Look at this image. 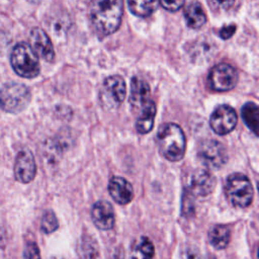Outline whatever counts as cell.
Listing matches in <instances>:
<instances>
[{"label":"cell","instance_id":"obj_18","mask_svg":"<svg viewBox=\"0 0 259 259\" xmlns=\"http://www.w3.org/2000/svg\"><path fill=\"white\" fill-rule=\"evenodd\" d=\"M241 115L245 124L259 137V104L254 102L245 103L242 107Z\"/></svg>","mask_w":259,"mask_h":259},{"label":"cell","instance_id":"obj_1","mask_svg":"<svg viewBox=\"0 0 259 259\" xmlns=\"http://www.w3.org/2000/svg\"><path fill=\"white\" fill-rule=\"evenodd\" d=\"M122 13L123 4L119 0L97 1L91 6L90 18L97 32L108 35L118 29Z\"/></svg>","mask_w":259,"mask_h":259},{"label":"cell","instance_id":"obj_3","mask_svg":"<svg viewBox=\"0 0 259 259\" xmlns=\"http://www.w3.org/2000/svg\"><path fill=\"white\" fill-rule=\"evenodd\" d=\"M10 64L17 75L27 79L36 77L40 71L38 57L27 42H18L13 47Z\"/></svg>","mask_w":259,"mask_h":259},{"label":"cell","instance_id":"obj_13","mask_svg":"<svg viewBox=\"0 0 259 259\" xmlns=\"http://www.w3.org/2000/svg\"><path fill=\"white\" fill-rule=\"evenodd\" d=\"M103 92L106 101L111 104H120L126 95V85L124 80L118 75L107 77L103 82Z\"/></svg>","mask_w":259,"mask_h":259},{"label":"cell","instance_id":"obj_21","mask_svg":"<svg viewBox=\"0 0 259 259\" xmlns=\"http://www.w3.org/2000/svg\"><path fill=\"white\" fill-rule=\"evenodd\" d=\"M157 1H128L127 5L132 13L140 17H147L151 15L157 8Z\"/></svg>","mask_w":259,"mask_h":259},{"label":"cell","instance_id":"obj_27","mask_svg":"<svg viewBox=\"0 0 259 259\" xmlns=\"http://www.w3.org/2000/svg\"><path fill=\"white\" fill-rule=\"evenodd\" d=\"M258 257H259V250H258Z\"/></svg>","mask_w":259,"mask_h":259},{"label":"cell","instance_id":"obj_4","mask_svg":"<svg viewBox=\"0 0 259 259\" xmlns=\"http://www.w3.org/2000/svg\"><path fill=\"white\" fill-rule=\"evenodd\" d=\"M228 200L237 207H247L253 199V186L249 178L242 173L231 174L225 184Z\"/></svg>","mask_w":259,"mask_h":259},{"label":"cell","instance_id":"obj_9","mask_svg":"<svg viewBox=\"0 0 259 259\" xmlns=\"http://www.w3.org/2000/svg\"><path fill=\"white\" fill-rule=\"evenodd\" d=\"M215 187V178L205 169H196L189 176L186 191L193 196H206Z\"/></svg>","mask_w":259,"mask_h":259},{"label":"cell","instance_id":"obj_24","mask_svg":"<svg viewBox=\"0 0 259 259\" xmlns=\"http://www.w3.org/2000/svg\"><path fill=\"white\" fill-rule=\"evenodd\" d=\"M235 30H236V25H235L234 23H232V24L223 26V27L220 29L219 34H220V36H221L223 39H228V38H230V37L234 34Z\"/></svg>","mask_w":259,"mask_h":259},{"label":"cell","instance_id":"obj_17","mask_svg":"<svg viewBox=\"0 0 259 259\" xmlns=\"http://www.w3.org/2000/svg\"><path fill=\"white\" fill-rule=\"evenodd\" d=\"M184 17L190 28H199L206 22L205 12L199 2H190L185 8Z\"/></svg>","mask_w":259,"mask_h":259},{"label":"cell","instance_id":"obj_5","mask_svg":"<svg viewBox=\"0 0 259 259\" xmlns=\"http://www.w3.org/2000/svg\"><path fill=\"white\" fill-rule=\"evenodd\" d=\"M30 91L27 86L7 82L1 88V107L9 113H18L22 111L30 101Z\"/></svg>","mask_w":259,"mask_h":259},{"label":"cell","instance_id":"obj_6","mask_svg":"<svg viewBox=\"0 0 259 259\" xmlns=\"http://www.w3.org/2000/svg\"><path fill=\"white\" fill-rule=\"evenodd\" d=\"M197 156L201 163L209 169H219L228 160L226 148L217 140L202 141L198 146Z\"/></svg>","mask_w":259,"mask_h":259},{"label":"cell","instance_id":"obj_14","mask_svg":"<svg viewBox=\"0 0 259 259\" xmlns=\"http://www.w3.org/2000/svg\"><path fill=\"white\" fill-rule=\"evenodd\" d=\"M108 192L112 199L119 204H126L134 197L132 184L125 178L120 176H113L109 180Z\"/></svg>","mask_w":259,"mask_h":259},{"label":"cell","instance_id":"obj_12","mask_svg":"<svg viewBox=\"0 0 259 259\" xmlns=\"http://www.w3.org/2000/svg\"><path fill=\"white\" fill-rule=\"evenodd\" d=\"M32 49L47 62H53L55 59V51L53 44L47 32L40 27H33L29 34Z\"/></svg>","mask_w":259,"mask_h":259},{"label":"cell","instance_id":"obj_10","mask_svg":"<svg viewBox=\"0 0 259 259\" xmlns=\"http://www.w3.org/2000/svg\"><path fill=\"white\" fill-rule=\"evenodd\" d=\"M36 173L35 160L32 153L28 149L20 150L14 163V177L21 183L30 182Z\"/></svg>","mask_w":259,"mask_h":259},{"label":"cell","instance_id":"obj_22","mask_svg":"<svg viewBox=\"0 0 259 259\" xmlns=\"http://www.w3.org/2000/svg\"><path fill=\"white\" fill-rule=\"evenodd\" d=\"M59 227L58 220L55 215V213L52 210H47L41 217L40 221V229L44 233L50 234L56 231Z\"/></svg>","mask_w":259,"mask_h":259},{"label":"cell","instance_id":"obj_26","mask_svg":"<svg viewBox=\"0 0 259 259\" xmlns=\"http://www.w3.org/2000/svg\"><path fill=\"white\" fill-rule=\"evenodd\" d=\"M257 187H258V191H259V180H258V183H257Z\"/></svg>","mask_w":259,"mask_h":259},{"label":"cell","instance_id":"obj_7","mask_svg":"<svg viewBox=\"0 0 259 259\" xmlns=\"http://www.w3.org/2000/svg\"><path fill=\"white\" fill-rule=\"evenodd\" d=\"M207 81L208 86L214 91H229L236 86L238 73L236 69L229 64H218L210 69Z\"/></svg>","mask_w":259,"mask_h":259},{"label":"cell","instance_id":"obj_8","mask_svg":"<svg viewBox=\"0 0 259 259\" xmlns=\"http://www.w3.org/2000/svg\"><path fill=\"white\" fill-rule=\"evenodd\" d=\"M238 116L235 109L229 105L218 106L210 115L209 124L211 130L219 136L231 133L237 124Z\"/></svg>","mask_w":259,"mask_h":259},{"label":"cell","instance_id":"obj_16","mask_svg":"<svg viewBox=\"0 0 259 259\" xmlns=\"http://www.w3.org/2000/svg\"><path fill=\"white\" fill-rule=\"evenodd\" d=\"M156 115V105L153 100H149L143 107L141 114L137 118V131L144 135L151 132L154 125V118Z\"/></svg>","mask_w":259,"mask_h":259},{"label":"cell","instance_id":"obj_23","mask_svg":"<svg viewBox=\"0 0 259 259\" xmlns=\"http://www.w3.org/2000/svg\"><path fill=\"white\" fill-rule=\"evenodd\" d=\"M24 259H40L39 251L35 243H28L25 246Z\"/></svg>","mask_w":259,"mask_h":259},{"label":"cell","instance_id":"obj_2","mask_svg":"<svg viewBox=\"0 0 259 259\" xmlns=\"http://www.w3.org/2000/svg\"><path fill=\"white\" fill-rule=\"evenodd\" d=\"M161 154L171 162L181 160L185 154L186 141L182 128L173 122L163 124L157 136Z\"/></svg>","mask_w":259,"mask_h":259},{"label":"cell","instance_id":"obj_15","mask_svg":"<svg viewBox=\"0 0 259 259\" xmlns=\"http://www.w3.org/2000/svg\"><path fill=\"white\" fill-rule=\"evenodd\" d=\"M150 94L149 84L138 77H134L131 81V95L130 102L134 107H143L150 99H148Z\"/></svg>","mask_w":259,"mask_h":259},{"label":"cell","instance_id":"obj_11","mask_svg":"<svg viewBox=\"0 0 259 259\" xmlns=\"http://www.w3.org/2000/svg\"><path fill=\"white\" fill-rule=\"evenodd\" d=\"M91 218L94 225L102 231L110 230L115 222L113 207L106 200H98L93 204Z\"/></svg>","mask_w":259,"mask_h":259},{"label":"cell","instance_id":"obj_20","mask_svg":"<svg viewBox=\"0 0 259 259\" xmlns=\"http://www.w3.org/2000/svg\"><path fill=\"white\" fill-rule=\"evenodd\" d=\"M154 255V246L147 237H142L135 245L132 259H151Z\"/></svg>","mask_w":259,"mask_h":259},{"label":"cell","instance_id":"obj_25","mask_svg":"<svg viewBox=\"0 0 259 259\" xmlns=\"http://www.w3.org/2000/svg\"><path fill=\"white\" fill-rule=\"evenodd\" d=\"M160 5L165 8L168 11H176L178 10L182 5H184V1H175V2H167V1H161L159 2Z\"/></svg>","mask_w":259,"mask_h":259},{"label":"cell","instance_id":"obj_19","mask_svg":"<svg viewBox=\"0 0 259 259\" xmlns=\"http://www.w3.org/2000/svg\"><path fill=\"white\" fill-rule=\"evenodd\" d=\"M231 232L227 226L215 225L208 232V240L210 245L215 249H224L230 242Z\"/></svg>","mask_w":259,"mask_h":259}]
</instances>
